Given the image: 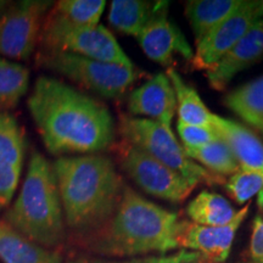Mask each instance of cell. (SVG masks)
Here are the masks:
<instances>
[{
  "label": "cell",
  "instance_id": "cell-1",
  "mask_svg": "<svg viewBox=\"0 0 263 263\" xmlns=\"http://www.w3.org/2000/svg\"><path fill=\"white\" fill-rule=\"evenodd\" d=\"M28 108L49 153L95 154L110 149L116 127L108 108L64 82L42 76Z\"/></svg>",
  "mask_w": 263,
  "mask_h": 263
},
{
  "label": "cell",
  "instance_id": "cell-2",
  "mask_svg": "<svg viewBox=\"0 0 263 263\" xmlns=\"http://www.w3.org/2000/svg\"><path fill=\"white\" fill-rule=\"evenodd\" d=\"M182 221L179 216L144 199L124 185L112 215L100 227L80 239L95 254L111 257H134L178 248Z\"/></svg>",
  "mask_w": 263,
  "mask_h": 263
},
{
  "label": "cell",
  "instance_id": "cell-3",
  "mask_svg": "<svg viewBox=\"0 0 263 263\" xmlns=\"http://www.w3.org/2000/svg\"><path fill=\"white\" fill-rule=\"evenodd\" d=\"M52 170L66 224L78 236L93 232L116 210L126 184L110 157L61 156Z\"/></svg>",
  "mask_w": 263,
  "mask_h": 263
},
{
  "label": "cell",
  "instance_id": "cell-4",
  "mask_svg": "<svg viewBox=\"0 0 263 263\" xmlns=\"http://www.w3.org/2000/svg\"><path fill=\"white\" fill-rule=\"evenodd\" d=\"M5 219L43 248H57L65 240L62 205L52 164L37 151L32 154L21 192Z\"/></svg>",
  "mask_w": 263,
  "mask_h": 263
},
{
  "label": "cell",
  "instance_id": "cell-5",
  "mask_svg": "<svg viewBox=\"0 0 263 263\" xmlns=\"http://www.w3.org/2000/svg\"><path fill=\"white\" fill-rule=\"evenodd\" d=\"M118 128L122 139L145 151L147 155L185 178L207 185H224L226 178L209 172L186 155L171 127L147 118L121 115Z\"/></svg>",
  "mask_w": 263,
  "mask_h": 263
},
{
  "label": "cell",
  "instance_id": "cell-6",
  "mask_svg": "<svg viewBox=\"0 0 263 263\" xmlns=\"http://www.w3.org/2000/svg\"><path fill=\"white\" fill-rule=\"evenodd\" d=\"M39 38L44 50L71 52L91 60L136 67L112 33L101 25H73L51 11L44 20Z\"/></svg>",
  "mask_w": 263,
  "mask_h": 263
},
{
  "label": "cell",
  "instance_id": "cell-7",
  "mask_svg": "<svg viewBox=\"0 0 263 263\" xmlns=\"http://www.w3.org/2000/svg\"><path fill=\"white\" fill-rule=\"evenodd\" d=\"M39 62L85 89L108 99L121 98L138 80L145 76V72L137 67H124L64 51L43 50Z\"/></svg>",
  "mask_w": 263,
  "mask_h": 263
},
{
  "label": "cell",
  "instance_id": "cell-8",
  "mask_svg": "<svg viewBox=\"0 0 263 263\" xmlns=\"http://www.w3.org/2000/svg\"><path fill=\"white\" fill-rule=\"evenodd\" d=\"M118 162L134 183L150 195L171 202H182L199 185L147 155L145 151L121 139L116 144Z\"/></svg>",
  "mask_w": 263,
  "mask_h": 263
},
{
  "label": "cell",
  "instance_id": "cell-9",
  "mask_svg": "<svg viewBox=\"0 0 263 263\" xmlns=\"http://www.w3.org/2000/svg\"><path fill=\"white\" fill-rule=\"evenodd\" d=\"M51 2L25 0L0 11V54L26 60L34 51Z\"/></svg>",
  "mask_w": 263,
  "mask_h": 263
},
{
  "label": "cell",
  "instance_id": "cell-10",
  "mask_svg": "<svg viewBox=\"0 0 263 263\" xmlns=\"http://www.w3.org/2000/svg\"><path fill=\"white\" fill-rule=\"evenodd\" d=\"M263 17L261 0H242L241 4L228 17L215 26L196 43L192 61L195 70L209 72L226 57L244 34Z\"/></svg>",
  "mask_w": 263,
  "mask_h": 263
},
{
  "label": "cell",
  "instance_id": "cell-11",
  "mask_svg": "<svg viewBox=\"0 0 263 263\" xmlns=\"http://www.w3.org/2000/svg\"><path fill=\"white\" fill-rule=\"evenodd\" d=\"M168 2H156L155 10L140 34L138 35L141 50L150 60L172 67L173 58L179 54L186 60H192L194 51L180 28L168 17Z\"/></svg>",
  "mask_w": 263,
  "mask_h": 263
},
{
  "label": "cell",
  "instance_id": "cell-12",
  "mask_svg": "<svg viewBox=\"0 0 263 263\" xmlns=\"http://www.w3.org/2000/svg\"><path fill=\"white\" fill-rule=\"evenodd\" d=\"M251 201L236 212L232 222L221 227L199 226L182 221L178 235V248L199 252L210 263H223L229 257L238 229L248 216Z\"/></svg>",
  "mask_w": 263,
  "mask_h": 263
},
{
  "label": "cell",
  "instance_id": "cell-13",
  "mask_svg": "<svg viewBox=\"0 0 263 263\" xmlns=\"http://www.w3.org/2000/svg\"><path fill=\"white\" fill-rule=\"evenodd\" d=\"M25 153L24 132L11 115L0 111V210L9 205L17 189Z\"/></svg>",
  "mask_w": 263,
  "mask_h": 263
},
{
  "label": "cell",
  "instance_id": "cell-14",
  "mask_svg": "<svg viewBox=\"0 0 263 263\" xmlns=\"http://www.w3.org/2000/svg\"><path fill=\"white\" fill-rule=\"evenodd\" d=\"M130 116L156 121L171 127L177 112V99L167 74L157 73L132 91L128 98Z\"/></svg>",
  "mask_w": 263,
  "mask_h": 263
},
{
  "label": "cell",
  "instance_id": "cell-15",
  "mask_svg": "<svg viewBox=\"0 0 263 263\" xmlns=\"http://www.w3.org/2000/svg\"><path fill=\"white\" fill-rule=\"evenodd\" d=\"M263 60V17L245 33L228 54L206 72V78L213 89L224 90L236 74Z\"/></svg>",
  "mask_w": 263,
  "mask_h": 263
},
{
  "label": "cell",
  "instance_id": "cell-16",
  "mask_svg": "<svg viewBox=\"0 0 263 263\" xmlns=\"http://www.w3.org/2000/svg\"><path fill=\"white\" fill-rule=\"evenodd\" d=\"M212 128L233 151L240 168L263 172V143L254 132L218 115L213 116Z\"/></svg>",
  "mask_w": 263,
  "mask_h": 263
},
{
  "label": "cell",
  "instance_id": "cell-17",
  "mask_svg": "<svg viewBox=\"0 0 263 263\" xmlns=\"http://www.w3.org/2000/svg\"><path fill=\"white\" fill-rule=\"evenodd\" d=\"M0 258L5 263H62L58 251L35 244L5 221H0Z\"/></svg>",
  "mask_w": 263,
  "mask_h": 263
},
{
  "label": "cell",
  "instance_id": "cell-18",
  "mask_svg": "<svg viewBox=\"0 0 263 263\" xmlns=\"http://www.w3.org/2000/svg\"><path fill=\"white\" fill-rule=\"evenodd\" d=\"M164 73L170 78L176 93L178 121L193 126L212 127L215 114L203 104L199 93L183 80L173 66L167 68Z\"/></svg>",
  "mask_w": 263,
  "mask_h": 263
},
{
  "label": "cell",
  "instance_id": "cell-19",
  "mask_svg": "<svg viewBox=\"0 0 263 263\" xmlns=\"http://www.w3.org/2000/svg\"><path fill=\"white\" fill-rule=\"evenodd\" d=\"M242 0H193L185 3V15L199 43L211 29L234 12Z\"/></svg>",
  "mask_w": 263,
  "mask_h": 263
},
{
  "label": "cell",
  "instance_id": "cell-20",
  "mask_svg": "<svg viewBox=\"0 0 263 263\" xmlns=\"http://www.w3.org/2000/svg\"><path fill=\"white\" fill-rule=\"evenodd\" d=\"M224 104L242 121L263 132V74L230 91Z\"/></svg>",
  "mask_w": 263,
  "mask_h": 263
},
{
  "label": "cell",
  "instance_id": "cell-21",
  "mask_svg": "<svg viewBox=\"0 0 263 263\" xmlns=\"http://www.w3.org/2000/svg\"><path fill=\"white\" fill-rule=\"evenodd\" d=\"M236 210L219 194L202 190L186 206V215L193 223L206 227L228 224L236 216Z\"/></svg>",
  "mask_w": 263,
  "mask_h": 263
},
{
  "label": "cell",
  "instance_id": "cell-22",
  "mask_svg": "<svg viewBox=\"0 0 263 263\" xmlns=\"http://www.w3.org/2000/svg\"><path fill=\"white\" fill-rule=\"evenodd\" d=\"M156 2L146 0H112L108 22L123 34L138 37L155 10Z\"/></svg>",
  "mask_w": 263,
  "mask_h": 263
},
{
  "label": "cell",
  "instance_id": "cell-23",
  "mask_svg": "<svg viewBox=\"0 0 263 263\" xmlns=\"http://www.w3.org/2000/svg\"><path fill=\"white\" fill-rule=\"evenodd\" d=\"M186 155L200 166L217 176L230 177L240 168L238 160L222 139L197 147H184Z\"/></svg>",
  "mask_w": 263,
  "mask_h": 263
},
{
  "label": "cell",
  "instance_id": "cell-24",
  "mask_svg": "<svg viewBox=\"0 0 263 263\" xmlns=\"http://www.w3.org/2000/svg\"><path fill=\"white\" fill-rule=\"evenodd\" d=\"M29 71L24 65L0 58V107L11 108L27 93Z\"/></svg>",
  "mask_w": 263,
  "mask_h": 263
},
{
  "label": "cell",
  "instance_id": "cell-25",
  "mask_svg": "<svg viewBox=\"0 0 263 263\" xmlns=\"http://www.w3.org/2000/svg\"><path fill=\"white\" fill-rule=\"evenodd\" d=\"M105 6V0H61L55 3L52 11L73 25L94 27L99 25Z\"/></svg>",
  "mask_w": 263,
  "mask_h": 263
},
{
  "label": "cell",
  "instance_id": "cell-26",
  "mask_svg": "<svg viewBox=\"0 0 263 263\" xmlns=\"http://www.w3.org/2000/svg\"><path fill=\"white\" fill-rule=\"evenodd\" d=\"M226 192L236 203L250 202L263 188V172L239 168L224 183Z\"/></svg>",
  "mask_w": 263,
  "mask_h": 263
},
{
  "label": "cell",
  "instance_id": "cell-27",
  "mask_svg": "<svg viewBox=\"0 0 263 263\" xmlns=\"http://www.w3.org/2000/svg\"><path fill=\"white\" fill-rule=\"evenodd\" d=\"M67 263H210L203 258L199 252L188 251V250H179L178 252L172 255L161 256H145V257L130 258L126 261H107V259H99L90 257H80L70 259Z\"/></svg>",
  "mask_w": 263,
  "mask_h": 263
},
{
  "label": "cell",
  "instance_id": "cell-28",
  "mask_svg": "<svg viewBox=\"0 0 263 263\" xmlns=\"http://www.w3.org/2000/svg\"><path fill=\"white\" fill-rule=\"evenodd\" d=\"M177 129H178V134L183 141L184 147L202 146L221 139L218 133L212 127L193 126V124H186L178 121Z\"/></svg>",
  "mask_w": 263,
  "mask_h": 263
},
{
  "label": "cell",
  "instance_id": "cell-29",
  "mask_svg": "<svg viewBox=\"0 0 263 263\" xmlns=\"http://www.w3.org/2000/svg\"><path fill=\"white\" fill-rule=\"evenodd\" d=\"M250 258L252 262L263 261V218L261 216L256 217L252 224Z\"/></svg>",
  "mask_w": 263,
  "mask_h": 263
},
{
  "label": "cell",
  "instance_id": "cell-30",
  "mask_svg": "<svg viewBox=\"0 0 263 263\" xmlns=\"http://www.w3.org/2000/svg\"><path fill=\"white\" fill-rule=\"evenodd\" d=\"M257 205L259 207V210H263V188L261 189V192L257 194Z\"/></svg>",
  "mask_w": 263,
  "mask_h": 263
},
{
  "label": "cell",
  "instance_id": "cell-31",
  "mask_svg": "<svg viewBox=\"0 0 263 263\" xmlns=\"http://www.w3.org/2000/svg\"><path fill=\"white\" fill-rule=\"evenodd\" d=\"M9 4V3L8 2H0V11H2V10L3 9H4L5 8V6L6 5H8Z\"/></svg>",
  "mask_w": 263,
  "mask_h": 263
},
{
  "label": "cell",
  "instance_id": "cell-32",
  "mask_svg": "<svg viewBox=\"0 0 263 263\" xmlns=\"http://www.w3.org/2000/svg\"><path fill=\"white\" fill-rule=\"evenodd\" d=\"M249 263H263V261H261V262H252L251 261V262H249Z\"/></svg>",
  "mask_w": 263,
  "mask_h": 263
}]
</instances>
